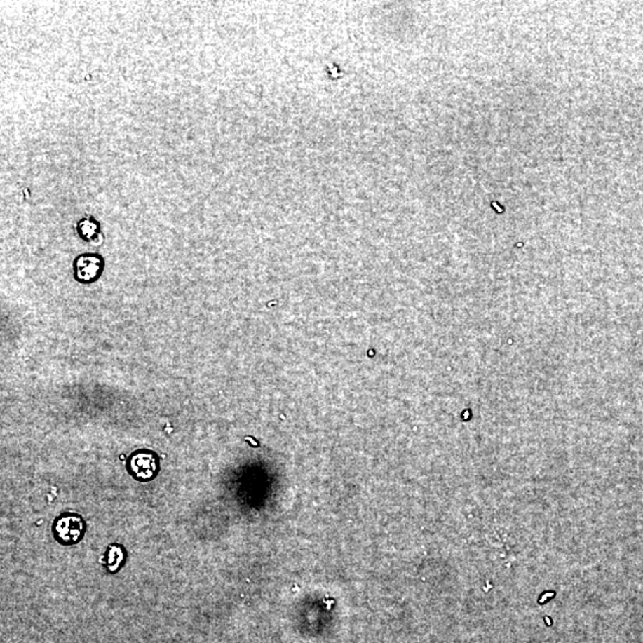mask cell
Segmentation results:
<instances>
[{
    "label": "cell",
    "mask_w": 643,
    "mask_h": 643,
    "mask_svg": "<svg viewBox=\"0 0 643 643\" xmlns=\"http://www.w3.org/2000/svg\"><path fill=\"white\" fill-rule=\"evenodd\" d=\"M52 532L54 540L60 545H78L85 537L86 522L79 513H61L53 523Z\"/></svg>",
    "instance_id": "cell-1"
},
{
    "label": "cell",
    "mask_w": 643,
    "mask_h": 643,
    "mask_svg": "<svg viewBox=\"0 0 643 643\" xmlns=\"http://www.w3.org/2000/svg\"><path fill=\"white\" fill-rule=\"evenodd\" d=\"M128 473L138 482H149L158 477L160 459L154 450L138 449L131 454L127 462Z\"/></svg>",
    "instance_id": "cell-2"
},
{
    "label": "cell",
    "mask_w": 643,
    "mask_h": 643,
    "mask_svg": "<svg viewBox=\"0 0 643 643\" xmlns=\"http://www.w3.org/2000/svg\"><path fill=\"white\" fill-rule=\"evenodd\" d=\"M104 269L105 260L100 254H80L73 262V276L80 284H93L103 276Z\"/></svg>",
    "instance_id": "cell-3"
},
{
    "label": "cell",
    "mask_w": 643,
    "mask_h": 643,
    "mask_svg": "<svg viewBox=\"0 0 643 643\" xmlns=\"http://www.w3.org/2000/svg\"><path fill=\"white\" fill-rule=\"evenodd\" d=\"M127 549L119 543H111L107 548L103 564L111 574L119 573L127 562Z\"/></svg>",
    "instance_id": "cell-4"
},
{
    "label": "cell",
    "mask_w": 643,
    "mask_h": 643,
    "mask_svg": "<svg viewBox=\"0 0 643 643\" xmlns=\"http://www.w3.org/2000/svg\"><path fill=\"white\" fill-rule=\"evenodd\" d=\"M76 233H78L83 241L90 242V243L99 242L100 241V236H102L100 223L95 217L86 216V217L81 218L78 222Z\"/></svg>",
    "instance_id": "cell-5"
}]
</instances>
